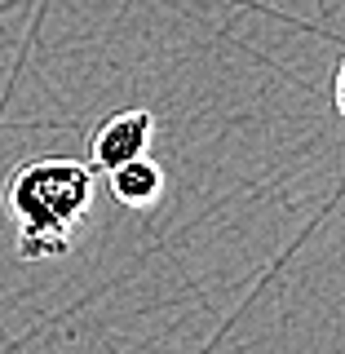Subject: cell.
<instances>
[{
	"label": "cell",
	"instance_id": "obj_1",
	"mask_svg": "<svg viewBox=\"0 0 345 354\" xmlns=\"http://www.w3.org/2000/svg\"><path fill=\"white\" fill-rule=\"evenodd\" d=\"M9 213L18 217V252L27 261L62 257L71 248V226L93 199V169L62 155H44L14 169L5 186Z\"/></svg>",
	"mask_w": 345,
	"mask_h": 354
},
{
	"label": "cell",
	"instance_id": "obj_2",
	"mask_svg": "<svg viewBox=\"0 0 345 354\" xmlns=\"http://www.w3.org/2000/svg\"><path fill=\"white\" fill-rule=\"evenodd\" d=\"M151 129H155V115L147 106H129V111H120V115H111L106 124L93 133V142H88L93 164L102 173H115L120 164L138 160L151 142Z\"/></svg>",
	"mask_w": 345,
	"mask_h": 354
},
{
	"label": "cell",
	"instance_id": "obj_3",
	"mask_svg": "<svg viewBox=\"0 0 345 354\" xmlns=\"http://www.w3.org/2000/svg\"><path fill=\"white\" fill-rule=\"evenodd\" d=\"M106 177H111V191H115V199H120V204H129V208H147V204H155V199H160V191H164L160 164H151L147 155L120 164V169L106 173Z\"/></svg>",
	"mask_w": 345,
	"mask_h": 354
},
{
	"label": "cell",
	"instance_id": "obj_4",
	"mask_svg": "<svg viewBox=\"0 0 345 354\" xmlns=\"http://www.w3.org/2000/svg\"><path fill=\"white\" fill-rule=\"evenodd\" d=\"M332 93H337V111H341V120H345V62L337 66V84H332Z\"/></svg>",
	"mask_w": 345,
	"mask_h": 354
}]
</instances>
